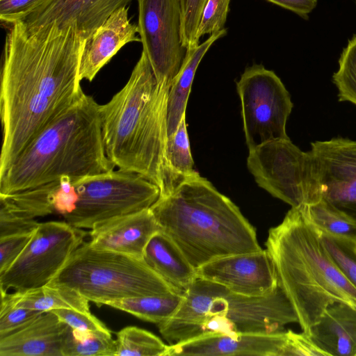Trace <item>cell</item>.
<instances>
[{"mask_svg":"<svg viewBox=\"0 0 356 356\" xmlns=\"http://www.w3.org/2000/svg\"><path fill=\"white\" fill-rule=\"evenodd\" d=\"M1 72L0 174L49 124L79 99L86 40L75 22L7 26Z\"/></svg>","mask_w":356,"mask_h":356,"instance_id":"1","label":"cell"},{"mask_svg":"<svg viewBox=\"0 0 356 356\" xmlns=\"http://www.w3.org/2000/svg\"><path fill=\"white\" fill-rule=\"evenodd\" d=\"M169 90L142 51L124 87L99 107L108 159L157 185L161 196L176 188L167 158Z\"/></svg>","mask_w":356,"mask_h":356,"instance_id":"2","label":"cell"},{"mask_svg":"<svg viewBox=\"0 0 356 356\" xmlns=\"http://www.w3.org/2000/svg\"><path fill=\"white\" fill-rule=\"evenodd\" d=\"M266 250L303 332L337 302L356 308V287L341 270L303 206L268 232Z\"/></svg>","mask_w":356,"mask_h":356,"instance_id":"3","label":"cell"},{"mask_svg":"<svg viewBox=\"0 0 356 356\" xmlns=\"http://www.w3.org/2000/svg\"><path fill=\"white\" fill-rule=\"evenodd\" d=\"M149 209L161 231L195 269L221 257L262 250L238 207L200 175L160 196Z\"/></svg>","mask_w":356,"mask_h":356,"instance_id":"4","label":"cell"},{"mask_svg":"<svg viewBox=\"0 0 356 356\" xmlns=\"http://www.w3.org/2000/svg\"><path fill=\"white\" fill-rule=\"evenodd\" d=\"M99 107L84 93L49 124L0 174V194L114 170L105 152Z\"/></svg>","mask_w":356,"mask_h":356,"instance_id":"5","label":"cell"},{"mask_svg":"<svg viewBox=\"0 0 356 356\" xmlns=\"http://www.w3.org/2000/svg\"><path fill=\"white\" fill-rule=\"evenodd\" d=\"M295 322L296 312L280 284L266 296L251 297L197 276L175 314L157 325L172 345L213 333H277Z\"/></svg>","mask_w":356,"mask_h":356,"instance_id":"6","label":"cell"},{"mask_svg":"<svg viewBox=\"0 0 356 356\" xmlns=\"http://www.w3.org/2000/svg\"><path fill=\"white\" fill-rule=\"evenodd\" d=\"M153 182L118 169L82 177H64L53 182L55 212L80 229H93L111 219L149 209L160 197Z\"/></svg>","mask_w":356,"mask_h":356,"instance_id":"7","label":"cell"},{"mask_svg":"<svg viewBox=\"0 0 356 356\" xmlns=\"http://www.w3.org/2000/svg\"><path fill=\"white\" fill-rule=\"evenodd\" d=\"M47 284L74 289L98 306L127 298L179 293L143 259L98 250L89 242L74 251Z\"/></svg>","mask_w":356,"mask_h":356,"instance_id":"8","label":"cell"},{"mask_svg":"<svg viewBox=\"0 0 356 356\" xmlns=\"http://www.w3.org/2000/svg\"><path fill=\"white\" fill-rule=\"evenodd\" d=\"M247 166L261 188L291 207L321 200L312 157L289 138L249 150Z\"/></svg>","mask_w":356,"mask_h":356,"instance_id":"9","label":"cell"},{"mask_svg":"<svg viewBox=\"0 0 356 356\" xmlns=\"http://www.w3.org/2000/svg\"><path fill=\"white\" fill-rule=\"evenodd\" d=\"M248 150L287 138L286 126L293 104L285 86L262 65L246 67L236 82Z\"/></svg>","mask_w":356,"mask_h":356,"instance_id":"10","label":"cell"},{"mask_svg":"<svg viewBox=\"0 0 356 356\" xmlns=\"http://www.w3.org/2000/svg\"><path fill=\"white\" fill-rule=\"evenodd\" d=\"M87 234L65 220L40 222L22 254L0 273V291H26L47 285Z\"/></svg>","mask_w":356,"mask_h":356,"instance_id":"11","label":"cell"},{"mask_svg":"<svg viewBox=\"0 0 356 356\" xmlns=\"http://www.w3.org/2000/svg\"><path fill=\"white\" fill-rule=\"evenodd\" d=\"M138 33L157 82L170 88L186 54L179 0H137Z\"/></svg>","mask_w":356,"mask_h":356,"instance_id":"12","label":"cell"},{"mask_svg":"<svg viewBox=\"0 0 356 356\" xmlns=\"http://www.w3.org/2000/svg\"><path fill=\"white\" fill-rule=\"evenodd\" d=\"M309 152L321 200L356 221V140H316Z\"/></svg>","mask_w":356,"mask_h":356,"instance_id":"13","label":"cell"},{"mask_svg":"<svg viewBox=\"0 0 356 356\" xmlns=\"http://www.w3.org/2000/svg\"><path fill=\"white\" fill-rule=\"evenodd\" d=\"M196 273L199 277L246 296H266L279 284L266 250L221 257L200 266Z\"/></svg>","mask_w":356,"mask_h":356,"instance_id":"14","label":"cell"},{"mask_svg":"<svg viewBox=\"0 0 356 356\" xmlns=\"http://www.w3.org/2000/svg\"><path fill=\"white\" fill-rule=\"evenodd\" d=\"M286 332L213 333L168 345L165 356H282Z\"/></svg>","mask_w":356,"mask_h":356,"instance_id":"15","label":"cell"},{"mask_svg":"<svg viewBox=\"0 0 356 356\" xmlns=\"http://www.w3.org/2000/svg\"><path fill=\"white\" fill-rule=\"evenodd\" d=\"M132 0H44L19 20L33 29L55 22L64 26L75 22L86 40L108 17Z\"/></svg>","mask_w":356,"mask_h":356,"instance_id":"16","label":"cell"},{"mask_svg":"<svg viewBox=\"0 0 356 356\" xmlns=\"http://www.w3.org/2000/svg\"><path fill=\"white\" fill-rule=\"evenodd\" d=\"M160 227L147 209L104 222L88 233L90 245L96 249L143 259L145 249Z\"/></svg>","mask_w":356,"mask_h":356,"instance_id":"17","label":"cell"},{"mask_svg":"<svg viewBox=\"0 0 356 356\" xmlns=\"http://www.w3.org/2000/svg\"><path fill=\"white\" fill-rule=\"evenodd\" d=\"M127 6L119 8L85 41L82 51L79 78L92 81L99 71L126 44L141 42L138 24L130 22Z\"/></svg>","mask_w":356,"mask_h":356,"instance_id":"18","label":"cell"},{"mask_svg":"<svg viewBox=\"0 0 356 356\" xmlns=\"http://www.w3.org/2000/svg\"><path fill=\"white\" fill-rule=\"evenodd\" d=\"M70 327L51 311L43 312L25 327L0 337V356H62Z\"/></svg>","mask_w":356,"mask_h":356,"instance_id":"19","label":"cell"},{"mask_svg":"<svg viewBox=\"0 0 356 356\" xmlns=\"http://www.w3.org/2000/svg\"><path fill=\"white\" fill-rule=\"evenodd\" d=\"M305 334L327 356H356V308L332 305Z\"/></svg>","mask_w":356,"mask_h":356,"instance_id":"20","label":"cell"},{"mask_svg":"<svg viewBox=\"0 0 356 356\" xmlns=\"http://www.w3.org/2000/svg\"><path fill=\"white\" fill-rule=\"evenodd\" d=\"M143 258L156 274L181 294L197 277L196 269L172 239L161 230L148 242Z\"/></svg>","mask_w":356,"mask_h":356,"instance_id":"21","label":"cell"},{"mask_svg":"<svg viewBox=\"0 0 356 356\" xmlns=\"http://www.w3.org/2000/svg\"><path fill=\"white\" fill-rule=\"evenodd\" d=\"M227 33L225 29L211 35L204 42L186 51L183 65L172 83L168 99V138L176 131L186 114L188 99L198 65L211 46Z\"/></svg>","mask_w":356,"mask_h":356,"instance_id":"22","label":"cell"},{"mask_svg":"<svg viewBox=\"0 0 356 356\" xmlns=\"http://www.w3.org/2000/svg\"><path fill=\"white\" fill-rule=\"evenodd\" d=\"M1 291V300L15 307L42 312L67 308L90 313L89 300L74 289L62 286H43L13 293Z\"/></svg>","mask_w":356,"mask_h":356,"instance_id":"23","label":"cell"},{"mask_svg":"<svg viewBox=\"0 0 356 356\" xmlns=\"http://www.w3.org/2000/svg\"><path fill=\"white\" fill-rule=\"evenodd\" d=\"M183 294L172 293L123 298L106 305L131 314L136 317L159 324L172 317L179 307Z\"/></svg>","mask_w":356,"mask_h":356,"instance_id":"24","label":"cell"},{"mask_svg":"<svg viewBox=\"0 0 356 356\" xmlns=\"http://www.w3.org/2000/svg\"><path fill=\"white\" fill-rule=\"evenodd\" d=\"M311 222L324 236L356 242V221L323 200L304 205Z\"/></svg>","mask_w":356,"mask_h":356,"instance_id":"25","label":"cell"},{"mask_svg":"<svg viewBox=\"0 0 356 356\" xmlns=\"http://www.w3.org/2000/svg\"><path fill=\"white\" fill-rule=\"evenodd\" d=\"M116 340L111 332L81 331L70 327L61 348L62 356H116Z\"/></svg>","mask_w":356,"mask_h":356,"instance_id":"26","label":"cell"},{"mask_svg":"<svg viewBox=\"0 0 356 356\" xmlns=\"http://www.w3.org/2000/svg\"><path fill=\"white\" fill-rule=\"evenodd\" d=\"M167 158L176 187L184 181L199 175L194 169L186 114L182 117L175 133L168 138Z\"/></svg>","mask_w":356,"mask_h":356,"instance_id":"27","label":"cell"},{"mask_svg":"<svg viewBox=\"0 0 356 356\" xmlns=\"http://www.w3.org/2000/svg\"><path fill=\"white\" fill-rule=\"evenodd\" d=\"M116 356H165L168 346L152 332L127 326L117 333Z\"/></svg>","mask_w":356,"mask_h":356,"instance_id":"28","label":"cell"},{"mask_svg":"<svg viewBox=\"0 0 356 356\" xmlns=\"http://www.w3.org/2000/svg\"><path fill=\"white\" fill-rule=\"evenodd\" d=\"M338 64V69L332 75L338 99L356 105V34L343 49Z\"/></svg>","mask_w":356,"mask_h":356,"instance_id":"29","label":"cell"},{"mask_svg":"<svg viewBox=\"0 0 356 356\" xmlns=\"http://www.w3.org/2000/svg\"><path fill=\"white\" fill-rule=\"evenodd\" d=\"M207 0H179L181 10V42L187 50L199 45L197 30Z\"/></svg>","mask_w":356,"mask_h":356,"instance_id":"30","label":"cell"},{"mask_svg":"<svg viewBox=\"0 0 356 356\" xmlns=\"http://www.w3.org/2000/svg\"><path fill=\"white\" fill-rule=\"evenodd\" d=\"M231 0H207L197 30L199 42L206 34L210 35L224 29Z\"/></svg>","mask_w":356,"mask_h":356,"instance_id":"31","label":"cell"},{"mask_svg":"<svg viewBox=\"0 0 356 356\" xmlns=\"http://www.w3.org/2000/svg\"><path fill=\"white\" fill-rule=\"evenodd\" d=\"M42 312L15 307L3 300L0 305V337L14 332L32 322Z\"/></svg>","mask_w":356,"mask_h":356,"instance_id":"32","label":"cell"},{"mask_svg":"<svg viewBox=\"0 0 356 356\" xmlns=\"http://www.w3.org/2000/svg\"><path fill=\"white\" fill-rule=\"evenodd\" d=\"M323 238L325 246L341 270L356 287V253L354 249L356 242L338 240L324 235Z\"/></svg>","mask_w":356,"mask_h":356,"instance_id":"33","label":"cell"},{"mask_svg":"<svg viewBox=\"0 0 356 356\" xmlns=\"http://www.w3.org/2000/svg\"><path fill=\"white\" fill-rule=\"evenodd\" d=\"M58 318L74 330L81 331L100 330L111 332L106 326L91 313L76 309L59 308L51 310Z\"/></svg>","mask_w":356,"mask_h":356,"instance_id":"34","label":"cell"},{"mask_svg":"<svg viewBox=\"0 0 356 356\" xmlns=\"http://www.w3.org/2000/svg\"><path fill=\"white\" fill-rule=\"evenodd\" d=\"M33 233L0 238V273L6 270L22 254Z\"/></svg>","mask_w":356,"mask_h":356,"instance_id":"35","label":"cell"},{"mask_svg":"<svg viewBox=\"0 0 356 356\" xmlns=\"http://www.w3.org/2000/svg\"><path fill=\"white\" fill-rule=\"evenodd\" d=\"M327 356L311 340L309 336L302 333L286 331V341L282 356Z\"/></svg>","mask_w":356,"mask_h":356,"instance_id":"36","label":"cell"},{"mask_svg":"<svg viewBox=\"0 0 356 356\" xmlns=\"http://www.w3.org/2000/svg\"><path fill=\"white\" fill-rule=\"evenodd\" d=\"M44 0H0V19L6 26L19 21Z\"/></svg>","mask_w":356,"mask_h":356,"instance_id":"37","label":"cell"},{"mask_svg":"<svg viewBox=\"0 0 356 356\" xmlns=\"http://www.w3.org/2000/svg\"><path fill=\"white\" fill-rule=\"evenodd\" d=\"M40 222L33 220H22L0 213V238L33 233Z\"/></svg>","mask_w":356,"mask_h":356,"instance_id":"38","label":"cell"},{"mask_svg":"<svg viewBox=\"0 0 356 356\" xmlns=\"http://www.w3.org/2000/svg\"><path fill=\"white\" fill-rule=\"evenodd\" d=\"M277 6L287 9L300 17L307 19L309 15L316 7L318 0H266Z\"/></svg>","mask_w":356,"mask_h":356,"instance_id":"39","label":"cell"},{"mask_svg":"<svg viewBox=\"0 0 356 356\" xmlns=\"http://www.w3.org/2000/svg\"><path fill=\"white\" fill-rule=\"evenodd\" d=\"M354 249H355V253H356V243H355Z\"/></svg>","mask_w":356,"mask_h":356,"instance_id":"40","label":"cell"},{"mask_svg":"<svg viewBox=\"0 0 356 356\" xmlns=\"http://www.w3.org/2000/svg\"><path fill=\"white\" fill-rule=\"evenodd\" d=\"M355 3H356V0H355Z\"/></svg>","mask_w":356,"mask_h":356,"instance_id":"41","label":"cell"}]
</instances>
